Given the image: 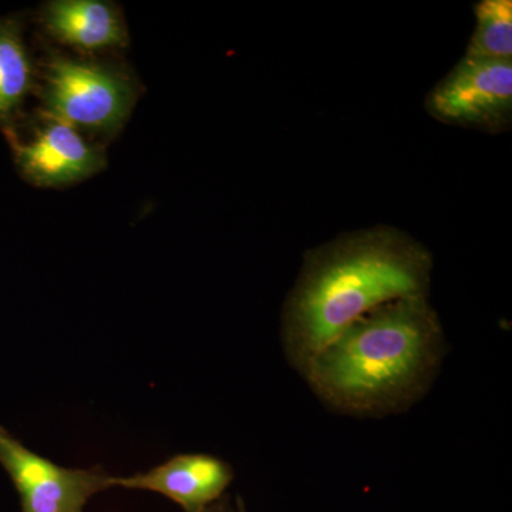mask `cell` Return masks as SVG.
Wrapping results in <instances>:
<instances>
[{
    "label": "cell",
    "instance_id": "1",
    "mask_svg": "<svg viewBox=\"0 0 512 512\" xmlns=\"http://www.w3.org/2000/svg\"><path fill=\"white\" fill-rule=\"evenodd\" d=\"M433 255L400 229L350 232L305 255L282 311L289 363L305 375L313 357L350 323L386 303L429 296Z\"/></svg>",
    "mask_w": 512,
    "mask_h": 512
},
{
    "label": "cell",
    "instance_id": "2",
    "mask_svg": "<svg viewBox=\"0 0 512 512\" xmlns=\"http://www.w3.org/2000/svg\"><path fill=\"white\" fill-rule=\"evenodd\" d=\"M446 352L429 296L386 303L350 323L313 357L306 382L333 412L384 417L429 392Z\"/></svg>",
    "mask_w": 512,
    "mask_h": 512
},
{
    "label": "cell",
    "instance_id": "3",
    "mask_svg": "<svg viewBox=\"0 0 512 512\" xmlns=\"http://www.w3.org/2000/svg\"><path fill=\"white\" fill-rule=\"evenodd\" d=\"M134 100L136 92L126 77L106 67L66 57H55L47 64L43 87L46 113L76 130H119Z\"/></svg>",
    "mask_w": 512,
    "mask_h": 512
},
{
    "label": "cell",
    "instance_id": "4",
    "mask_svg": "<svg viewBox=\"0 0 512 512\" xmlns=\"http://www.w3.org/2000/svg\"><path fill=\"white\" fill-rule=\"evenodd\" d=\"M426 110L448 126L504 133L512 123V60L467 59L429 93Z\"/></svg>",
    "mask_w": 512,
    "mask_h": 512
},
{
    "label": "cell",
    "instance_id": "5",
    "mask_svg": "<svg viewBox=\"0 0 512 512\" xmlns=\"http://www.w3.org/2000/svg\"><path fill=\"white\" fill-rule=\"evenodd\" d=\"M0 466L15 484L22 512H84L94 495L113 488L103 468H67L42 457L0 426Z\"/></svg>",
    "mask_w": 512,
    "mask_h": 512
},
{
    "label": "cell",
    "instance_id": "6",
    "mask_svg": "<svg viewBox=\"0 0 512 512\" xmlns=\"http://www.w3.org/2000/svg\"><path fill=\"white\" fill-rule=\"evenodd\" d=\"M5 134L19 173L36 187L60 188L80 183L106 165L99 148L62 121L50 119L28 141L20 140L12 131Z\"/></svg>",
    "mask_w": 512,
    "mask_h": 512
},
{
    "label": "cell",
    "instance_id": "7",
    "mask_svg": "<svg viewBox=\"0 0 512 512\" xmlns=\"http://www.w3.org/2000/svg\"><path fill=\"white\" fill-rule=\"evenodd\" d=\"M234 480L227 461L210 454H180L146 473L113 477V488L151 491L170 498L185 512H201L224 497Z\"/></svg>",
    "mask_w": 512,
    "mask_h": 512
},
{
    "label": "cell",
    "instance_id": "8",
    "mask_svg": "<svg viewBox=\"0 0 512 512\" xmlns=\"http://www.w3.org/2000/svg\"><path fill=\"white\" fill-rule=\"evenodd\" d=\"M42 23L64 45L83 50L124 46L126 26L116 8L99 0H53L42 9Z\"/></svg>",
    "mask_w": 512,
    "mask_h": 512
},
{
    "label": "cell",
    "instance_id": "9",
    "mask_svg": "<svg viewBox=\"0 0 512 512\" xmlns=\"http://www.w3.org/2000/svg\"><path fill=\"white\" fill-rule=\"evenodd\" d=\"M33 84L32 62L16 18L0 19V130H12Z\"/></svg>",
    "mask_w": 512,
    "mask_h": 512
},
{
    "label": "cell",
    "instance_id": "10",
    "mask_svg": "<svg viewBox=\"0 0 512 512\" xmlns=\"http://www.w3.org/2000/svg\"><path fill=\"white\" fill-rule=\"evenodd\" d=\"M477 25L468 43L467 59L512 60L511 0H480Z\"/></svg>",
    "mask_w": 512,
    "mask_h": 512
},
{
    "label": "cell",
    "instance_id": "11",
    "mask_svg": "<svg viewBox=\"0 0 512 512\" xmlns=\"http://www.w3.org/2000/svg\"><path fill=\"white\" fill-rule=\"evenodd\" d=\"M201 512H237L235 511L234 505L229 503L227 497H222L220 500L215 501L214 504H211L210 507L205 508L204 511Z\"/></svg>",
    "mask_w": 512,
    "mask_h": 512
},
{
    "label": "cell",
    "instance_id": "12",
    "mask_svg": "<svg viewBox=\"0 0 512 512\" xmlns=\"http://www.w3.org/2000/svg\"><path fill=\"white\" fill-rule=\"evenodd\" d=\"M235 511L248 512L247 505H245V501L242 500V497H237V501H235Z\"/></svg>",
    "mask_w": 512,
    "mask_h": 512
}]
</instances>
